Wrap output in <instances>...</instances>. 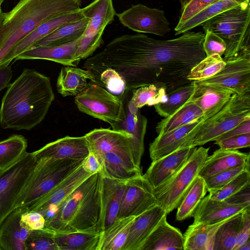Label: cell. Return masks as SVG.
<instances>
[{
    "mask_svg": "<svg viewBox=\"0 0 250 250\" xmlns=\"http://www.w3.org/2000/svg\"><path fill=\"white\" fill-rule=\"evenodd\" d=\"M25 207L16 208L0 226V250H25V243L31 230L21 222Z\"/></svg>",
    "mask_w": 250,
    "mask_h": 250,
    "instance_id": "cell-24",
    "label": "cell"
},
{
    "mask_svg": "<svg viewBox=\"0 0 250 250\" xmlns=\"http://www.w3.org/2000/svg\"><path fill=\"white\" fill-rule=\"evenodd\" d=\"M246 205H233L225 200L205 196L196 208L193 215V223L215 224L250 208Z\"/></svg>",
    "mask_w": 250,
    "mask_h": 250,
    "instance_id": "cell-23",
    "label": "cell"
},
{
    "mask_svg": "<svg viewBox=\"0 0 250 250\" xmlns=\"http://www.w3.org/2000/svg\"><path fill=\"white\" fill-rule=\"evenodd\" d=\"M250 119V93H234L223 108L207 119L194 136L191 146L215 141L222 134Z\"/></svg>",
    "mask_w": 250,
    "mask_h": 250,
    "instance_id": "cell-8",
    "label": "cell"
},
{
    "mask_svg": "<svg viewBox=\"0 0 250 250\" xmlns=\"http://www.w3.org/2000/svg\"><path fill=\"white\" fill-rule=\"evenodd\" d=\"M125 183L126 181L117 180L103 175L102 220L104 231L117 219Z\"/></svg>",
    "mask_w": 250,
    "mask_h": 250,
    "instance_id": "cell-29",
    "label": "cell"
},
{
    "mask_svg": "<svg viewBox=\"0 0 250 250\" xmlns=\"http://www.w3.org/2000/svg\"><path fill=\"white\" fill-rule=\"evenodd\" d=\"M250 156V153H243L237 150L219 148L208 156L198 176L205 179L220 171L244 166Z\"/></svg>",
    "mask_w": 250,
    "mask_h": 250,
    "instance_id": "cell-30",
    "label": "cell"
},
{
    "mask_svg": "<svg viewBox=\"0 0 250 250\" xmlns=\"http://www.w3.org/2000/svg\"><path fill=\"white\" fill-rule=\"evenodd\" d=\"M167 92L164 88L149 84L133 90L131 100L134 105L141 108L146 105H154L166 101Z\"/></svg>",
    "mask_w": 250,
    "mask_h": 250,
    "instance_id": "cell-43",
    "label": "cell"
},
{
    "mask_svg": "<svg viewBox=\"0 0 250 250\" xmlns=\"http://www.w3.org/2000/svg\"><path fill=\"white\" fill-rule=\"evenodd\" d=\"M91 175L85 170L82 164L42 198L25 207L26 211L39 212L46 221L54 214L75 189Z\"/></svg>",
    "mask_w": 250,
    "mask_h": 250,
    "instance_id": "cell-14",
    "label": "cell"
},
{
    "mask_svg": "<svg viewBox=\"0 0 250 250\" xmlns=\"http://www.w3.org/2000/svg\"><path fill=\"white\" fill-rule=\"evenodd\" d=\"M85 17L83 9L68 13L47 21L22 39L12 47L0 61V67L9 64L19 55L29 49L34 44L62 25Z\"/></svg>",
    "mask_w": 250,
    "mask_h": 250,
    "instance_id": "cell-19",
    "label": "cell"
},
{
    "mask_svg": "<svg viewBox=\"0 0 250 250\" xmlns=\"http://www.w3.org/2000/svg\"><path fill=\"white\" fill-rule=\"evenodd\" d=\"M241 222L233 250H237L250 239V208L241 213Z\"/></svg>",
    "mask_w": 250,
    "mask_h": 250,
    "instance_id": "cell-50",
    "label": "cell"
},
{
    "mask_svg": "<svg viewBox=\"0 0 250 250\" xmlns=\"http://www.w3.org/2000/svg\"><path fill=\"white\" fill-rule=\"evenodd\" d=\"M102 234V232L56 233L55 240L58 250H99Z\"/></svg>",
    "mask_w": 250,
    "mask_h": 250,
    "instance_id": "cell-36",
    "label": "cell"
},
{
    "mask_svg": "<svg viewBox=\"0 0 250 250\" xmlns=\"http://www.w3.org/2000/svg\"><path fill=\"white\" fill-rule=\"evenodd\" d=\"M3 18V12L1 11H0V27L2 22Z\"/></svg>",
    "mask_w": 250,
    "mask_h": 250,
    "instance_id": "cell-57",
    "label": "cell"
},
{
    "mask_svg": "<svg viewBox=\"0 0 250 250\" xmlns=\"http://www.w3.org/2000/svg\"><path fill=\"white\" fill-rule=\"evenodd\" d=\"M84 159L46 158L37 160L33 172L16 199L14 208L27 207L34 203L81 165Z\"/></svg>",
    "mask_w": 250,
    "mask_h": 250,
    "instance_id": "cell-6",
    "label": "cell"
},
{
    "mask_svg": "<svg viewBox=\"0 0 250 250\" xmlns=\"http://www.w3.org/2000/svg\"><path fill=\"white\" fill-rule=\"evenodd\" d=\"M183 34L168 40L140 34L118 37L96 54V68L105 71L123 91L154 84L167 93L191 82L187 79L189 72L206 57L205 34Z\"/></svg>",
    "mask_w": 250,
    "mask_h": 250,
    "instance_id": "cell-1",
    "label": "cell"
},
{
    "mask_svg": "<svg viewBox=\"0 0 250 250\" xmlns=\"http://www.w3.org/2000/svg\"><path fill=\"white\" fill-rule=\"evenodd\" d=\"M133 90H125L118 95L123 102L124 116L121 120L115 122L110 125L113 130L124 131L131 135L133 162L137 167H140L144 151V138L147 120L141 114L140 108L136 107L132 102Z\"/></svg>",
    "mask_w": 250,
    "mask_h": 250,
    "instance_id": "cell-12",
    "label": "cell"
},
{
    "mask_svg": "<svg viewBox=\"0 0 250 250\" xmlns=\"http://www.w3.org/2000/svg\"><path fill=\"white\" fill-rule=\"evenodd\" d=\"M194 81L196 88L190 100L202 109L204 116L211 117L215 114L234 93L228 88L200 84Z\"/></svg>",
    "mask_w": 250,
    "mask_h": 250,
    "instance_id": "cell-26",
    "label": "cell"
},
{
    "mask_svg": "<svg viewBox=\"0 0 250 250\" xmlns=\"http://www.w3.org/2000/svg\"><path fill=\"white\" fill-rule=\"evenodd\" d=\"M89 152L85 136H67L45 145L33 153L37 160L46 158L82 159H85Z\"/></svg>",
    "mask_w": 250,
    "mask_h": 250,
    "instance_id": "cell-21",
    "label": "cell"
},
{
    "mask_svg": "<svg viewBox=\"0 0 250 250\" xmlns=\"http://www.w3.org/2000/svg\"><path fill=\"white\" fill-rule=\"evenodd\" d=\"M82 0H20L3 12L0 27V61L18 42L42 24L81 9Z\"/></svg>",
    "mask_w": 250,
    "mask_h": 250,
    "instance_id": "cell-4",
    "label": "cell"
},
{
    "mask_svg": "<svg viewBox=\"0 0 250 250\" xmlns=\"http://www.w3.org/2000/svg\"><path fill=\"white\" fill-rule=\"evenodd\" d=\"M4 0H0V5H1Z\"/></svg>",
    "mask_w": 250,
    "mask_h": 250,
    "instance_id": "cell-58",
    "label": "cell"
},
{
    "mask_svg": "<svg viewBox=\"0 0 250 250\" xmlns=\"http://www.w3.org/2000/svg\"><path fill=\"white\" fill-rule=\"evenodd\" d=\"M209 148L195 147L182 167L165 183L154 189L158 206L167 214L176 208L198 176Z\"/></svg>",
    "mask_w": 250,
    "mask_h": 250,
    "instance_id": "cell-7",
    "label": "cell"
},
{
    "mask_svg": "<svg viewBox=\"0 0 250 250\" xmlns=\"http://www.w3.org/2000/svg\"><path fill=\"white\" fill-rule=\"evenodd\" d=\"M84 136L90 152L94 154L97 155L106 152H113L133 161L132 136L129 134L112 129L100 128L93 129Z\"/></svg>",
    "mask_w": 250,
    "mask_h": 250,
    "instance_id": "cell-18",
    "label": "cell"
},
{
    "mask_svg": "<svg viewBox=\"0 0 250 250\" xmlns=\"http://www.w3.org/2000/svg\"><path fill=\"white\" fill-rule=\"evenodd\" d=\"M195 88V82L191 81L168 92L165 102L154 105L156 111L164 118L170 116L190 99Z\"/></svg>",
    "mask_w": 250,
    "mask_h": 250,
    "instance_id": "cell-38",
    "label": "cell"
},
{
    "mask_svg": "<svg viewBox=\"0 0 250 250\" xmlns=\"http://www.w3.org/2000/svg\"><path fill=\"white\" fill-rule=\"evenodd\" d=\"M116 16L124 26L135 32L163 36L170 31L164 11L141 3L132 5Z\"/></svg>",
    "mask_w": 250,
    "mask_h": 250,
    "instance_id": "cell-13",
    "label": "cell"
},
{
    "mask_svg": "<svg viewBox=\"0 0 250 250\" xmlns=\"http://www.w3.org/2000/svg\"><path fill=\"white\" fill-rule=\"evenodd\" d=\"M250 133V119L246 120L227 132L222 134L215 141H220L241 134Z\"/></svg>",
    "mask_w": 250,
    "mask_h": 250,
    "instance_id": "cell-53",
    "label": "cell"
},
{
    "mask_svg": "<svg viewBox=\"0 0 250 250\" xmlns=\"http://www.w3.org/2000/svg\"><path fill=\"white\" fill-rule=\"evenodd\" d=\"M78 109L110 125L124 116L121 98L92 81L75 97Z\"/></svg>",
    "mask_w": 250,
    "mask_h": 250,
    "instance_id": "cell-10",
    "label": "cell"
},
{
    "mask_svg": "<svg viewBox=\"0 0 250 250\" xmlns=\"http://www.w3.org/2000/svg\"><path fill=\"white\" fill-rule=\"evenodd\" d=\"M96 155L101 165L102 174L105 177L127 181L143 175L141 167H137L133 161L115 153L106 152Z\"/></svg>",
    "mask_w": 250,
    "mask_h": 250,
    "instance_id": "cell-28",
    "label": "cell"
},
{
    "mask_svg": "<svg viewBox=\"0 0 250 250\" xmlns=\"http://www.w3.org/2000/svg\"><path fill=\"white\" fill-rule=\"evenodd\" d=\"M225 62L224 67L212 77L195 81L228 88L240 95L250 93V58L237 57Z\"/></svg>",
    "mask_w": 250,
    "mask_h": 250,
    "instance_id": "cell-15",
    "label": "cell"
},
{
    "mask_svg": "<svg viewBox=\"0 0 250 250\" xmlns=\"http://www.w3.org/2000/svg\"><path fill=\"white\" fill-rule=\"evenodd\" d=\"M210 117L204 116L189 124L166 133L158 134L149 145L152 161L157 160L176 150L191 146L193 138L201 126Z\"/></svg>",
    "mask_w": 250,
    "mask_h": 250,
    "instance_id": "cell-17",
    "label": "cell"
},
{
    "mask_svg": "<svg viewBox=\"0 0 250 250\" xmlns=\"http://www.w3.org/2000/svg\"><path fill=\"white\" fill-rule=\"evenodd\" d=\"M103 175L91 174L69 195L45 227L58 233L104 231L102 220Z\"/></svg>",
    "mask_w": 250,
    "mask_h": 250,
    "instance_id": "cell-3",
    "label": "cell"
},
{
    "mask_svg": "<svg viewBox=\"0 0 250 250\" xmlns=\"http://www.w3.org/2000/svg\"><path fill=\"white\" fill-rule=\"evenodd\" d=\"M205 36L203 42V49L206 56L218 54L222 56L226 50L224 40L212 31L207 30L204 31Z\"/></svg>",
    "mask_w": 250,
    "mask_h": 250,
    "instance_id": "cell-48",
    "label": "cell"
},
{
    "mask_svg": "<svg viewBox=\"0 0 250 250\" xmlns=\"http://www.w3.org/2000/svg\"><path fill=\"white\" fill-rule=\"evenodd\" d=\"M21 222L30 230L42 229L45 227V219L37 212L26 211L21 216Z\"/></svg>",
    "mask_w": 250,
    "mask_h": 250,
    "instance_id": "cell-51",
    "label": "cell"
},
{
    "mask_svg": "<svg viewBox=\"0 0 250 250\" xmlns=\"http://www.w3.org/2000/svg\"><path fill=\"white\" fill-rule=\"evenodd\" d=\"M12 75L11 66L0 67V91L8 86Z\"/></svg>",
    "mask_w": 250,
    "mask_h": 250,
    "instance_id": "cell-55",
    "label": "cell"
},
{
    "mask_svg": "<svg viewBox=\"0 0 250 250\" xmlns=\"http://www.w3.org/2000/svg\"><path fill=\"white\" fill-rule=\"evenodd\" d=\"M250 0L226 10L204 22L205 31L210 30L226 44L225 61L237 57L250 58Z\"/></svg>",
    "mask_w": 250,
    "mask_h": 250,
    "instance_id": "cell-5",
    "label": "cell"
},
{
    "mask_svg": "<svg viewBox=\"0 0 250 250\" xmlns=\"http://www.w3.org/2000/svg\"><path fill=\"white\" fill-rule=\"evenodd\" d=\"M156 205L154 188L140 175L126 181L117 218L138 216Z\"/></svg>",
    "mask_w": 250,
    "mask_h": 250,
    "instance_id": "cell-16",
    "label": "cell"
},
{
    "mask_svg": "<svg viewBox=\"0 0 250 250\" xmlns=\"http://www.w3.org/2000/svg\"><path fill=\"white\" fill-rule=\"evenodd\" d=\"M207 191L205 179L198 176L177 208L176 220L180 221L192 217Z\"/></svg>",
    "mask_w": 250,
    "mask_h": 250,
    "instance_id": "cell-39",
    "label": "cell"
},
{
    "mask_svg": "<svg viewBox=\"0 0 250 250\" xmlns=\"http://www.w3.org/2000/svg\"><path fill=\"white\" fill-rule=\"evenodd\" d=\"M27 141L21 135L14 134L0 141V171L7 167L26 152Z\"/></svg>",
    "mask_w": 250,
    "mask_h": 250,
    "instance_id": "cell-40",
    "label": "cell"
},
{
    "mask_svg": "<svg viewBox=\"0 0 250 250\" xmlns=\"http://www.w3.org/2000/svg\"><path fill=\"white\" fill-rule=\"evenodd\" d=\"M85 170L92 174L101 169V165L97 156L90 152L83 163Z\"/></svg>",
    "mask_w": 250,
    "mask_h": 250,
    "instance_id": "cell-54",
    "label": "cell"
},
{
    "mask_svg": "<svg viewBox=\"0 0 250 250\" xmlns=\"http://www.w3.org/2000/svg\"><path fill=\"white\" fill-rule=\"evenodd\" d=\"M231 217L215 224L193 223L183 235L184 250H212L213 239L217 230Z\"/></svg>",
    "mask_w": 250,
    "mask_h": 250,
    "instance_id": "cell-31",
    "label": "cell"
},
{
    "mask_svg": "<svg viewBox=\"0 0 250 250\" xmlns=\"http://www.w3.org/2000/svg\"><path fill=\"white\" fill-rule=\"evenodd\" d=\"M82 9L88 22L74 56L76 65L81 60L92 55L103 44L104 30L116 15L113 0H94Z\"/></svg>",
    "mask_w": 250,
    "mask_h": 250,
    "instance_id": "cell-9",
    "label": "cell"
},
{
    "mask_svg": "<svg viewBox=\"0 0 250 250\" xmlns=\"http://www.w3.org/2000/svg\"><path fill=\"white\" fill-rule=\"evenodd\" d=\"M195 147L180 148L157 160L152 161L143 176L154 189L174 175L185 164Z\"/></svg>",
    "mask_w": 250,
    "mask_h": 250,
    "instance_id": "cell-20",
    "label": "cell"
},
{
    "mask_svg": "<svg viewBox=\"0 0 250 250\" xmlns=\"http://www.w3.org/2000/svg\"><path fill=\"white\" fill-rule=\"evenodd\" d=\"M204 116L202 109L190 99L170 116L159 122L158 134L164 133L189 124Z\"/></svg>",
    "mask_w": 250,
    "mask_h": 250,
    "instance_id": "cell-34",
    "label": "cell"
},
{
    "mask_svg": "<svg viewBox=\"0 0 250 250\" xmlns=\"http://www.w3.org/2000/svg\"><path fill=\"white\" fill-rule=\"evenodd\" d=\"M37 162L33 152H26L14 163L0 171V226L15 209L14 206L16 199Z\"/></svg>",
    "mask_w": 250,
    "mask_h": 250,
    "instance_id": "cell-11",
    "label": "cell"
},
{
    "mask_svg": "<svg viewBox=\"0 0 250 250\" xmlns=\"http://www.w3.org/2000/svg\"><path fill=\"white\" fill-rule=\"evenodd\" d=\"M241 213L233 215L219 227L214 235L212 250H233L241 224Z\"/></svg>",
    "mask_w": 250,
    "mask_h": 250,
    "instance_id": "cell-41",
    "label": "cell"
},
{
    "mask_svg": "<svg viewBox=\"0 0 250 250\" xmlns=\"http://www.w3.org/2000/svg\"><path fill=\"white\" fill-rule=\"evenodd\" d=\"M248 0H218L200 12L174 28L175 35H178L188 32L201 25L204 22L216 15L235 7Z\"/></svg>",
    "mask_w": 250,
    "mask_h": 250,
    "instance_id": "cell-37",
    "label": "cell"
},
{
    "mask_svg": "<svg viewBox=\"0 0 250 250\" xmlns=\"http://www.w3.org/2000/svg\"><path fill=\"white\" fill-rule=\"evenodd\" d=\"M55 234L45 228L31 230L25 241V250H58Z\"/></svg>",
    "mask_w": 250,
    "mask_h": 250,
    "instance_id": "cell-44",
    "label": "cell"
},
{
    "mask_svg": "<svg viewBox=\"0 0 250 250\" xmlns=\"http://www.w3.org/2000/svg\"><path fill=\"white\" fill-rule=\"evenodd\" d=\"M88 22V18L85 17L63 24L37 42L33 46H57L73 41L82 36Z\"/></svg>",
    "mask_w": 250,
    "mask_h": 250,
    "instance_id": "cell-35",
    "label": "cell"
},
{
    "mask_svg": "<svg viewBox=\"0 0 250 250\" xmlns=\"http://www.w3.org/2000/svg\"><path fill=\"white\" fill-rule=\"evenodd\" d=\"M220 148L225 150H237L249 147L250 146V133L241 134L215 141Z\"/></svg>",
    "mask_w": 250,
    "mask_h": 250,
    "instance_id": "cell-49",
    "label": "cell"
},
{
    "mask_svg": "<svg viewBox=\"0 0 250 250\" xmlns=\"http://www.w3.org/2000/svg\"><path fill=\"white\" fill-rule=\"evenodd\" d=\"M244 169H246L245 165L241 166L220 171L205 178L208 191L221 188Z\"/></svg>",
    "mask_w": 250,
    "mask_h": 250,
    "instance_id": "cell-46",
    "label": "cell"
},
{
    "mask_svg": "<svg viewBox=\"0 0 250 250\" xmlns=\"http://www.w3.org/2000/svg\"><path fill=\"white\" fill-rule=\"evenodd\" d=\"M237 250H250V240H248L242 245Z\"/></svg>",
    "mask_w": 250,
    "mask_h": 250,
    "instance_id": "cell-56",
    "label": "cell"
},
{
    "mask_svg": "<svg viewBox=\"0 0 250 250\" xmlns=\"http://www.w3.org/2000/svg\"><path fill=\"white\" fill-rule=\"evenodd\" d=\"M250 183V170L244 169L221 188L209 192V197L214 200H224Z\"/></svg>",
    "mask_w": 250,
    "mask_h": 250,
    "instance_id": "cell-45",
    "label": "cell"
},
{
    "mask_svg": "<svg viewBox=\"0 0 250 250\" xmlns=\"http://www.w3.org/2000/svg\"><path fill=\"white\" fill-rule=\"evenodd\" d=\"M225 64V61L218 54L206 56L191 69L187 79L190 81L208 79L219 72Z\"/></svg>",
    "mask_w": 250,
    "mask_h": 250,
    "instance_id": "cell-42",
    "label": "cell"
},
{
    "mask_svg": "<svg viewBox=\"0 0 250 250\" xmlns=\"http://www.w3.org/2000/svg\"><path fill=\"white\" fill-rule=\"evenodd\" d=\"M167 215L162 208L156 205L137 216L122 250H140L148 236Z\"/></svg>",
    "mask_w": 250,
    "mask_h": 250,
    "instance_id": "cell-22",
    "label": "cell"
},
{
    "mask_svg": "<svg viewBox=\"0 0 250 250\" xmlns=\"http://www.w3.org/2000/svg\"><path fill=\"white\" fill-rule=\"evenodd\" d=\"M181 9L179 21V26L201 11L218 0H179Z\"/></svg>",
    "mask_w": 250,
    "mask_h": 250,
    "instance_id": "cell-47",
    "label": "cell"
},
{
    "mask_svg": "<svg viewBox=\"0 0 250 250\" xmlns=\"http://www.w3.org/2000/svg\"><path fill=\"white\" fill-rule=\"evenodd\" d=\"M55 98L50 78L26 68L9 83L1 102L3 129L30 130L44 119Z\"/></svg>",
    "mask_w": 250,
    "mask_h": 250,
    "instance_id": "cell-2",
    "label": "cell"
},
{
    "mask_svg": "<svg viewBox=\"0 0 250 250\" xmlns=\"http://www.w3.org/2000/svg\"><path fill=\"white\" fill-rule=\"evenodd\" d=\"M167 216L161 220L140 250H184V235L167 222Z\"/></svg>",
    "mask_w": 250,
    "mask_h": 250,
    "instance_id": "cell-27",
    "label": "cell"
},
{
    "mask_svg": "<svg viewBox=\"0 0 250 250\" xmlns=\"http://www.w3.org/2000/svg\"><path fill=\"white\" fill-rule=\"evenodd\" d=\"M136 217L117 218L102 232L99 250H122Z\"/></svg>",
    "mask_w": 250,
    "mask_h": 250,
    "instance_id": "cell-33",
    "label": "cell"
},
{
    "mask_svg": "<svg viewBox=\"0 0 250 250\" xmlns=\"http://www.w3.org/2000/svg\"><path fill=\"white\" fill-rule=\"evenodd\" d=\"M1 5H0V11H1Z\"/></svg>",
    "mask_w": 250,
    "mask_h": 250,
    "instance_id": "cell-59",
    "label": "cell"
},
{
    "mask_svg": "<svg viewBox=\"0 0 250 250\" xmlns=\"http://www.w3.org/2000/svg\"><path fill=\"white\" fill-rule=\"evenodd\" d=\"M250 183L245 186L225 200L226 202L233 205H246L250 206Z\"/></svg>",
    "mask_w": 250,
    "mask_h": 250,
    "instance_id": "cell-52",
    "label": "cell"
},
{
    "mask_svg": "<svg viewBox=\"0 0 250 250\" xmlns=\"http://www.w3.org/2000/svg\"><path fill=\"white\" fill-rule=\"evenodd\" d=\"M81 38L60 45L32 47L17 56L15 60L42 59L64 65L76 66L74 56Z\"/></svg>",
    "mask_w": 250,
    "mask_h": 250,
    "instance_id": "cell-25",
    "label": "cell"
},
{
    "mask_svg": "<svg viewBox=\"0 0 250 250\" xmlns=\"http://www.w3.org/2000/svg\"><path fill=\"white\" fill-rule=\"evenodd\" d=\"M92 79V75L86 69L64 65L58 77L57 89L63 97L76 96L85 87L87 80Z\"/></svg>",
    "mask_w": 250,
    "mask_h": 250,
    "instance_id": "cell-32",
    "label": "cell"
}]
</instances>
